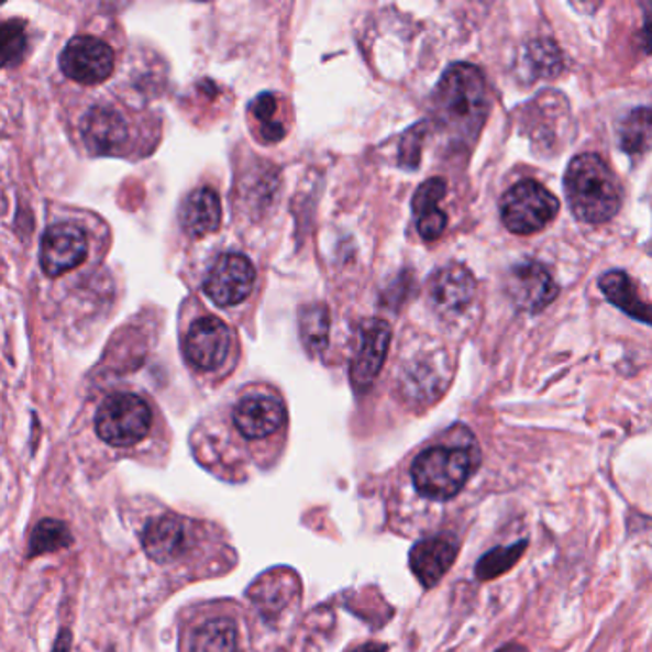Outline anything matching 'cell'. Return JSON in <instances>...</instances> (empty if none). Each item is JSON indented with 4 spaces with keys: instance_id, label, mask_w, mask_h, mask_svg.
I'll use <instances>...</instances> for the list:
<instances>
[{
    "instance_id": "cb8c5ba5",
    "label": "cell",
    "mask_w": 652,
    "mask_h": 652,
    "mask_svg": "<svg viewBox=\"0 0 652 652\" xmlns=\"http://www.w3.org/2000/svg\"><path fill=\"white\" fill-rule=\"evenodd\" d=\"M528 542L513 543V545H506V548H496V550L488 551L486 555L480 557L477 566H475V574L480 582H488V579L498 578L507 571H511L522 553L527 551Z\"/></svg>"
},
{
    "instance_id": "3957f363",
    "label": "cell",
    "mask_w": 652,
    "mask_h": 652,
    "mask_svg": "<svg viewBox=\"0 0 652 652\" xmlns=\"http://www.w3.org/2000/svg\"><path fill=\"white\" fill-rule=\"evenodd\" d=\"M477 465V447L434 446L416 457L411 478L421 496L444 501L465 488Z\"/></svg>"
},
{
    "instance_id": "44dd1931",
    "label": "cell",
    "mask_w": 652,
    "mask_h": 652,
    "mask_svg": "<svg viewBox=\"0 0 652 652\" xmlns=\"http://www.w3.org/2000/svg\"><path fill=\"white\" fill-rule=\"evenodd\" d=\"M620 147L628 155H643L652 147V108H638L620 123Z\"/></svg>"
},
{
    "instance_id": "484cf974",
    "label": "cell",
    "mask_w": 652,
    "mask_h": 652,
    "mask_svg": "<svg viewBox=\"0 0 652 652\" xmlns=\"http://www.w3.org/2000/svg\"><path fill=\"white\" fill-rule=\"evenodd\" d=\"M25 51V35H23L20 23L10 22L4 25V38H2V58L4 66H12L22 58Z\"/></svg>"
},
{
    "instance_id": "6da1fadb",
    "label": "cell",
    "mask_w": 652,
    "mask_h": 652,
    "mask_svg": "<svg viewBox=\"0 0 652 652\" xmlns=\"http://www.w3.org/2000/svg\"><path fill=\"white\" fill-rule=\"evenodd\" d=\"M490 111V95L483 71L471 64H454L434 90V115L452 139L463 144L478 139Z\"/></svg>"
},
{
    "instance_id": "603a6c76",
    "label": "cell",
    "mask_w": 652,
    "mask_h": 652,
    "mask_svg": "<svg viewBox=\"0 0 652 652\" xmlns=\"http://www.w3.org/2000/svg\"><path fill=\"white\" fill-rule=\"evenodd\" d=\"M74 542V535L64 522L46 519L38 522L30 540V553L27 557L35 559L44 553H54V551L69 548Z\"/></svg>"
},
{
    "instance_id": "4dcf8cb0",
    "label": "cell",
    "mask_w": 652,
    "mask_h": 652,
    "mask_svg": "<svg viewBox=\"0 0 652 652\" xmlns=\"http://www.w3.org/2000/svg\"><path fill=\"white\" fill-rule=\"evenodd\" d=\"M498 652H528L522 645H506L504 649H499Z\"/></svg>"
},
{
    "instance_id": "8fae6325",
    "label": "cell",
    "mask_w": 652,
    "mask_h": 652,
    "mask_svg": "<svg viewBox=\"0 0 652 652\" xmlns=\"http://www.w3.org/2000/svg\"><path fill=\"white\" fill-rule=\"evenodd\" d=\"M390 345L389 323L369 320L362 325L360 351L352 360L351 382L356 389H367L382 372Z\"/></svg>"
},
{
    "instance_id": "7a4b0ae2",
    "label": "cell",
    "mask_w": 652,
    "mask_h": 652,
    "mask_svg": "<svg viewBox=\"0 0 652 652\" xmlns=\"http://www.w3.org/2000/svg\"><path fill=\"white\" fill-rule=\"evenodd\" d=\"M565 194L574 217L587 224L609 222L622 203L616 176L595 154L572 159L565 175Z\"/></svg>"
},
{
    "instance_id": "4fadbf2b",
    "label": "cell",
    "mask_w": 652,
    "mask_h": 652,
    "mask_svg": "<svg viewBox=\"0 0 652 652\" xmlns=\"http://www.w3.org/2000/svg\"><path fill=\"white\" fill-rule=\"evenodd\" d=\"M457 551L460 543L452 535H434L416 543L410 553V566L421 586L426 589L436 586L454 565Z\"/></svg>"
},
{
    "instance_id": "ffe728a7",
    "label": "cell",
    "mask_w": 652,
    "mask_h": 652,
    "mask_svg": "<svg viewBox=\"0 0 652 652\" xmlns=\"http://www.w3.org/2000/svg\"><path fill=\"white\" fill-rule=\"evenodd\" d=\"M190 652H240L237 628L228 618H217L201 623L194 631Z\"/></svg>"
},
{
    "instance_id": "30bf717a",
    "label": "cell",
    "mask_w": 652,
    "mask_h": 652,
    "mask_svg": "<svg viewBox=\"0 0 652 652\" xmlns=\"http://www.w3.org/2000/svg\"><path fill=\"white\" fill-rule=\"evenodd\" d=\"M507 295L524 312H540L557 299L559 286L540 263H522L507 276Z\"/></svg>"
},
{
    "instance_id": "2e32d148",
    "label": "cell",
    "mask_w": 652,
    "mask_h": 652,
    "mask_svg": "<svg viewBox=\"0 0 652 652\" xmlns=\"http://www.w3.org/2000/svg\"><path fill=\"white\" fill-rule=\"evenodd\" d=\"M142 545L147 557L157 563H170L183 555L186 545V530L178 517L165 515L147 522L142 532Z\"/></svg>"
},
{
    "instance_id": "d6986e66",
    "label": "cell",
    "mask_w": 652,
    "mask_h": 652,
    "mask_svg": "<svg viewBox=\"0 0 652 652\" xmlns=\"http://www.w3.org/2000/svg\"><path fill=\"white\" fill-rule=\"evenodd\" d=\"M603 295L609 299L615 307L631 316L633 320L652 325V305H647L639 297L638 289L633 286L630 276L622 270H610L599 279Z\"/></svg>"
},
{
    "instance_id": "ac0fdd59",
    "label": "cell",
    "mask_w": 652,
    "mask_h": 652,
    "mask_svg": "<svg viewBox=\"0 0 652 652\" xmlns=\"http://www.w3.org/2000/svg\"><path fill=\"white\" fill-rule=\"evenodd\" d=\"M220 199L211 188L191 191L180 209V226L191 237L213 234L220 226Z\"/></svg>"
},
{
    "instance_id": "277c9868",
    "label": "cell",
    "mask_w": 652,
    "mask_h": 652,
    "mask_svg": "<svg viewBox=\"0 0 652 652\" xmlns=\"http://www.w3.org/2000/svg\"><path fill=\"white\" fill-rule=\"evenodd\" d=\"M150 429L152 410L136 395L110 396L96 413V433L110 446H134L146 439Z\"/></svg>"
},
{
    "instance_id": "f546056e",
    "label": "cell",
    "mask_w": 652,
    "mask_h": 652,
    "mask_svg": "<svg viewBox=\"0 0 652 652\" xmlns=\"http://www.w3.org/2000/svg\"><path fill=\"white\" fill-rule=\"evenodd\" d=\"M351 652H387V645H383V643H366V645L352 649Z\"/></svg>"
},
{
    "instance_id": "4316f807",
    "label": "cell",
    "mask_w": 652,
    "mask_h": 652,
    "mask_svg": "<svg viewBox=\"0 0 652 652\" xmlns=\"http://www.w3.org/2000/svg\"><path fill=\"white\" fill-rule=\"evenodd\" d=\"M423 136H426V125L413 126V129L404 136L402 150H400V163L406 165V167H418Z\"/></svg>"
},
{
    "instance_id": "9c48e42d",
    "label": "cell",
    "mask_w": 652,
    "mask_h": 652,
    "mask_svg": "<svg viewBox=\"0 0 652 652\" xmlns=\"http://www.w3.org/2000/svg\"><path fill=\"white\" fill-rule=\"evenodd\" d=\"M230 343L232 335L226 323L207 316L191 323L184 339V354L191 366L211 372L226 362Z\"/></svg>"
},
{
    "instance_id": "5b68a950",
    "label": "cell",
    "mask_w": 652,
    "mask_h": 652,
    "mask_svg": "<svg viewBox=\"0 0 652 652\" xmlns=\"http://www.w3.org/2000/svg\"><path fill=\"white\" fill-rule=\"evenodd\" d=\"M501 220L513 234H535L548 226L559 213V201L548 188L535 180H524L506 191L501 198Z\"/></svg>"
},
{
    "instance_id": "83f0119b",
    "label": "cell",
    "mask_w": 652,
    "mask_h": 652,
    "mask_svg": "<svg viewBox=\"0 0 652 652\" xmlns=\"http://www.w3.org/2000/svg\"><path fill=\"white\" fill-rule=\"evenodd\" d=\"M276 108H278V102H276V98H274V95H270V92H264V95L257 96V98L251 102V113L257 118L258 123H261V129L266 125H272V123H276V121H274Z\"/></svg>"
},
{
    "instance_id": "9a60e30c",
    "label": "cell",
    "mask_w": 652,
    "mask_h": 652,
    "mask_svg": "<svg viewBox=\"0 0 652 652\" xmlns=\"http://www.w3.org/2000/svg\"><path fill=\"white\" fill-rule=\"evenodd\" d=\"M81 134L88 152L113 154L126 140L125 119L111 108H92L81 121Z\"/></svg>"
},
{
    "instance_id": "8992f818",
    "label": "cell",
    "mask_w": 652,
    "mask_h": 652,
    "mask_svg": "<svg viewBox=\"0 0 652 652\" xmlns=\"http://www.w3.org/2000/svg\"><path fill=\"white\" fill-rule=\"evenodd\" d=\"M255 286V268L240 253H226L214 261L207 272L203 289L219 307H235L250 297Z\"/></svg>"
},
{
    "instance_id": "d4e9b609",
    "label": "cell",
    "mask_w": 652,
    "mask_h": 652,
    "mask_svg": "<svg viewBox=\"0 0 652 652\" xmlns=\"http://www.w3.org/2000/svg\"><path fill=\"white\" fill-rule=\"evenodd\" d=\"M530 62L540 75H555L561 71V52L550 41L530 44Z\"/></svg>"
},
{
    "instance_id": "ba28073f",
    "label": "cell",
    "mask_w": 652,
    "mask_h": 652,
    "mask_svg": "<svg viewBox=\"0 0 652 652\" xmlns=\"http://www.w3.org/2000/svg\"><path fill=\"white\" fill-rule=\"evenodd\" d=\"M87 235L81 228L64 222L48 228L41 242V268L46 276H62L87 258Z\"/></svg>"
},
{
    "instance_id": "52a82bcc",
    "label": "cell",
    "mask_w": 652,
    "mask_h": 652,
    "mask_svg": "<svg viewBox=\"0 0 652 652\" xmlns=\"http://www.w3.org/2000/svg\"><path fill=\"white\" fill-rule=\"evenodd\" d=\"M59 66L71 81L98 85L113 74L115 56L102 38L81 35L67 43L59 56Z\"/></svg>"
},
{
    "instance_id": "7402d4cb",
    "label": "cell",
    "mask_w": 652,
    "mask_h": 652,
    "mask_svg": "<svg viewBox=\"0 0 652 652\" xmlns=\"http://www.w3.org/2000/svg\"><path fill=\"white\" fill-rule=\"evenodd\" d=\"M299 333L308 352H323L330 339V312L323 305L302 307L299 312Z\"/></svg>"
},
{
    "instance_id": "e0dca14e",
    "label": "cell",
    "mask_w": 652,
    "mask_h": 652,
    "mask_svg": "<svg viewBox=\"0 0 652 652\" xmlns=\"http://www.w3.org/2000/svg\"><path fill=\"white\" fill-rule=\"evenodd\" d=\"M446 196V183L442 178H429L419 186L413 196V213L418 220V232L426 242H434L446 230L447 219L440 209V201Z\"/></svg>"
},
{
    "instance_id": "5bb4252c",
    "label": "cell",
    "mask_w": 652,
    "mask_h": 652,
    "mask_svg": "<svg viewBox=\"0 0 652 652\" xmlns=\"http://www.w3.org/2000/svg\"><path fill=\"white\" fill-rule=\"evenodd\" d=\"M286 423V408L274 396H250L235 406L234 426L245 439H264Z\"/></svg>"
},
{
    "instance_id": "7c38bea8",
    "label": "cell",
    "mask_w": 652,
    "mask_h": 652,
    "mask_svg": "<svg viewBox=\"0 0 652 652\" xmlns=\"http://www.w3.org/2000/svg\"><path fill=\"white\" fill-rule=\"evenodd\" d=\"M477 291L475 278L462 264L440 268L429 284V297L440 314L455 316L469 307Z\"/></svg>"
},
{
    "instance_id": "f1b7e54d",
    "label": "cell",
    "mask_w": 652,
    "mask_h": 652,
    "mask_svg": "<svg viewBox=\"0 0 652 652\" xmlns=\"http://www.w3.org/2000/svg\"><path fill=\"white\" fill-rule=\"evenodd\" d=\"M645 25H643V31L639 33V44H641V48L643 52H652V4H647L645 7Z\"/></svg>"
}]
</instances>
